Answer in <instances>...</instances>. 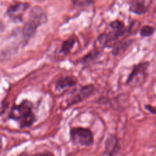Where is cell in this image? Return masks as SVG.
<instances>
[{"label": "cell", "instance_id": "5bb4252c", "mask_svg": "<svg viewBox=\"0 0 156 156\" xmlns=\"http://www.w3.org/2000/svg\"><path fill=\"white\" fill-rule=\"evenodd\" d=\"M155 31V29L151 26H144L140 29V34L141 37H146L152 35Z\"/></svg>", "mask_w": 156, "mask_h": 156}, {"label": "cell", "instance_id": "9c48e42d", "mask_svg": "<svg viewBox=\"0 0 156 156\" xmlns=\"http://www.w3.org/2000/svg\"><path fill=\"white\" fill-rule=\"evenodd\" d=\"M77 83V79L73 76H66L61 77L56 81L55 89L57 91H63L76 86Z\"/></svg>", "mask_w": 156, "mask_h": 156}, {"label": "cell", "instance_id": "4fadbf2b", "mask_svg": "<svg viewBox=\"0 0 156 156\" xmlns=\"http://www.w3.org/2000/svg\"><path fill=\"white\" fill-rule=\"evenodd\" d=\"M102 51L94 49L82 57L80 59V62L82 64H88L99 57Z\"/></svg>", "mask_w": 156, "mask_h": 156}, {"label": "cell", "instance_id": "6da1fadb", "mask_svg": "<svg viewBox=\"0 0 156 156\" xmlns=\"http://www.w3.org/2000/svg\"><path fill=\"white\" fill-rule=\"evenodd\" d=\"M33 103L28 99H23L19 104H14L9 114V118L16 121L20 129L29 128L37 121V116L33 112Z\"/></svg>", "mask_w": 156, "mask_h": 156}, {"label": "cell", "instance_id": "5b68a950", "mask_svg": "<svg viewBox=\"0 0 156 156\" xmlns=\"http://www.w3.org/2000/svg\"><path fill=\"white\" fill-rule=\"evenodd\" d=\"M96 88L93 84L80 85L74 88L67 96L66 103L68 106L74 105L93 96Z\"/></svg>", "mask_w": 156, "mask_h": 156}, {"label": "cell", "instance_id": "e0dca14e", "mask_svg": "<svg viewBox=\"0 0 156 156\" xmlns=\"http://www.w3.org/2000/svg\"><path fill=\"white\" fill-rule=\"evenodd\" d=\"M34 156H55L53 154L50 152H40L35 154Z\"/></svg>", "mask_w": 156, "mask_h": 156}, {"label": "cell", "instance_id": "7c38bea8", "mask_svg": "<svg viewBox=\"0 0 156 156\" xmlns=\"http://www.w3.org/2000/svg\"><path fill=\"white\" fill-rule=\"evenodd\" d=\"M131 40H127L124 41H119L116 43L113 47L111 53L113 55H118L122 54L131 44Z\"/></svg>", "mask_w": 156, "mask_h": 156}, {"label": "cell", "instance_id": "8fae6325", "mask_svg": "<svg viewBox=\"0 0 156 156\" xmlns=\"http://www.w3.org/2000/svg\"><path fill=\"white\" fill-rule=\"evenodd\" d=\"M76 42H77L76 39L73 37H71L64 40L62 43L59 52L64 55H67L69 54Z\"/></svg>", "mask_w": 156, "mask_h": 156}, {"label": "cell", "instance_id": "30bf717a", "mask_svg": "<svg viewBox=\"0 0 156 156\" xmlns=\"http://www.w3.org/2000/svg\"><path fill=\"white\" fill-rule=\"evenodd\" d=\"M148 9L146 0H132L129 7V10L136 15L144 14Z\"/></svg>", "mask_w": 156, "mask_h": 156}, {"label": "cell", "instance_id": "8992f818", "mask_svg": "<svg viewBox=\"0 0 156 156\" xmlns=\"http://www.w3.org/2000/svg\"><path fill=\"white\" fill-rule=\"evenodd\" d=\"M29 7L30 4L26 2L15 1L8 6L5 15L13 23H22L23 16Z\"/></svg>", "mask_w": 156, "mask_h": 156}, {"label": "cell", "instance_id": "2e32d148", "mask_svg": "<svg viewBox=\"0 0 156 156\" xmlns=\"http://www.w3.org/2000/svg\"><path fill=\"white\" fill-rule=\"evenodd\" d=\"M9 105L8 102H7L5 101H2L1 102V115H2L4 112L6 110Z\"/></svg>", "mask_w": 156, "mask_h": 156}, {"label": "cell", "instance_id": "7a4b0ae2", "mask_svg": "<svg viewBox=\"0 0 156 156\" xmlns=\"http://www.w3.org/2000/svg\"><path fill=\"white\" fill-rule=\"evenodd\" d=\"M47 21L48 16L46 11L38 5L33 7L22 28L21 34L23 44H27L35 35L38 28L44 24Z\"/></svg>", "mask_w": 156, "mask_h": 156}, {"label": "cell", "instance_id": "277c9868", "mask_svg": "<svg viewBox=\"0 0 156 156\" xmlns=\"http://www.w3.org/2000/svg\"><path fill=\"white\" fill-rule=\"evenodd\" d=\"M69 136L72 143L76 145L89 147L94 143L93 133L87 127H71L69 130Z\"/></svg>", "mask_w": 156, "mask_h": 156}, {"label": "cell", "instance_id": "9a60e30c", "mask_svg": "<svg viewBox=\"0 0 156 156\" xmlns=\"http://www.w3.org/2000/svg\"><path fill=\"white\" fill-rule=\"evenodd\" d=\"M74 6L85 7L92 5L94 4V0H71Z\"/></svg>", "mask_w": 156, "mask_h": 156}, {"label": "cell", "instance_id": "ac0fdd59", "mask_svg": "<svg viewBox=\"0 0 156 156\" xmlns=\"http://www.w3.org/2000/svg\"><path fill=\"white\" fill-rule=\"evenodd\" d=\"M35 1H44V0H35Z\"/></svg>", "mask_w": 156, "mask_h": 156}, {"label": "cell", "instance_id": "52a82bcc", "mask_svg": "<svg viewBox=\"0 0 156 156\" xmlns=\"http://www.w3.org/2000/svg\"><path fill=\"white\" fill-rule=\"evenodd\" d=\"M148 66V62H143L135 65L127 79L126 83L136 85L142 83L146 77Z\"/></svg>", "mask_w": 156, "mask_h": 156}, {"label": "cell", "instance_id": "3957f363", "mask_svg": "<svg viewBox=\"0 0 156 156\" xmlns=\"http://www.w3.org/2000/svg\"><path fill=\"white\" fill-rule=\"evenodd\" d=\"M109 27L110 28L109 30L100 34L97 38V41L104 48H113L116 44V41L131 29V27L127 29L124 23L119 20L110 22Z\"/></svg>", "mask_w": 156, "mask_h": 156}, {"label": "cell", "instance_id": "ba28073f", "mask_svg": "<svg viewBox=\"0 0 156 156\" xmlns=\"http://www.w3.org/2000/svg\"><path fill=\"white\" fill-rule=\"evenodd\" d=\"M120 149L118 137L115 134H110L105 141V149L103 156H116Z\"/></svg>", "mask_w": 156, "mask_h": 156}]
</instances>
